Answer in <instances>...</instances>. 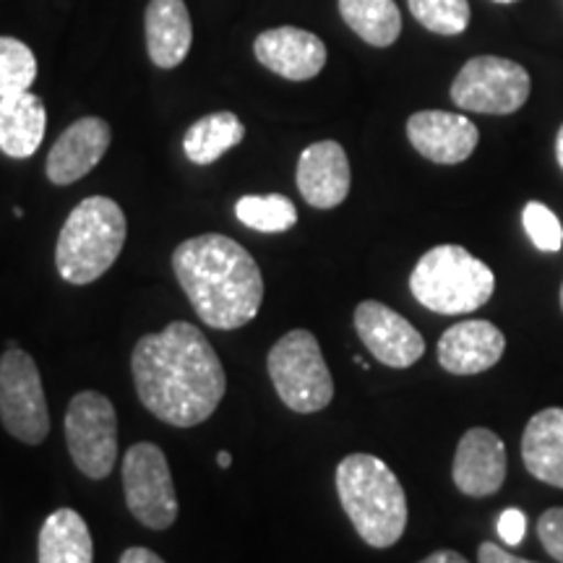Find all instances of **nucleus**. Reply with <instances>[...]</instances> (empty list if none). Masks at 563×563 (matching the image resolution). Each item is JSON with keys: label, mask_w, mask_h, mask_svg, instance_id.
Wrapping results in <instances>:
<instances>
[{"label": "nucleus", "mask_w": 563, "mask_h": 563, "mask_svg": "<svg viewBox=\"0 0 563 563\" xmlns=\"http://www.w3.org/2000/svg\"><path fill=\"white\" fill-rule=\"evenodd\" d=\"M139 402L175 428H194L220 407L228 378L217 350L188 321H173L144 334L131 355Z\"/></svg>", "instance_id": "1"}, {"label": "nucleus", "mask_w": 563, "mask_h": 563, "mask_svg": "<svg viewBox=\"0 0 563 563\" xmlns=\"http://www.w3.org/2000/svg\"><path fill=\"white\" fill-rule=\"evenodd\" d=\"M173 272L194 311L211 329L232 332L256 319L264 302V277L256 258L220 232L183 241Z\"/></svg>", "instance_id": "2"}, {"label": "nucleus", "mask_w": 563, "mask_h": 563, "mask_svg": "<svg viewBox=\"0 0 563 563\" xmlns=\"http://www.w3.org/2000/svg\"><path fill=\"white\" fill-rule=\"evenodd\" d=\"M336 496L363 543H399L407 527V496L389 464L373 454L344 456L336 467Z\"/></svg>", "instance_id": "3"}, {"label": "nucleus", "mask_w": 563, "mask_h": 563, "mask_svg": "<svg viewBox=\"0 0 563 563\" xmlns=\"http://www.w3.org/2000/svg\"><path fill=\"white\" fill-rule=\"evenodd\" d=\"M123 209L108 196L76 203L55 245V266L68 285H91L110 269L125 245Z\"/></svg>", "instance_id": "4"}, {"label": "nucleus", "mask_w": 563, "mask_h": 563, "mask_svg": "<svg viewBox=\"0 0 563 563\" xmlns=\"http://www.w3.org/2000/svg\"><path fill=\"white\" fill-rule=\"evenodd\" d=\"M496 277L490 266L462 245H435L422 253L410 274V292L428 311L464 316L493 298Z\"/></svg>", "instance_id": "5"}, {"label": "nucleus", "mask_w": 563, "mask_h": 563, "mask_svg": "<svg viewBox=\"0 0 563 563\" xmlns=\"http://www.w3.org/2000/svg\"><path fill=\"white\" fill-rule=\"evenodd\" d=\"M277 397L292 412H321L334 399V382L319 340L306 329L287 332L266 357Z\"/></svg>", "instance_id": "6"}, {"label": "nucleus", "mask_w": 563, "mask_h": 563, "mask_svg": "<svg viewBox=\"0 0 563 563\" xmlns=\"http://www.w3.org/2000/svg\"><path fill=\"white\" fill-rule=\"evenodd\" d=\"M0 420L13 439L40 446L51 433V410L40 368L30 352L16 344L0 357Z\"/></svg>", "instance_id": "7"}, {"label": "nucleus", "mask_w": 563, "mask_h": 563, "mask_svg": "<svg viewBox=\"0 0 563 563\" xmlns=\"http://www.w3.org/2000/svg\"><path fill=\"white\" fill-rule=\"evenodd\" d=\"M532 91L530 74L517 60L477 55L467 60L452 84V102L460 110L483 115H511Z\"/></svg>", "instance_id": "8"}, {"label": "nucleus", "mask_w": 563, "mask_h": 563, "mask_svg": "<svg viewBox=\"0 0 563 563\" xmlns=\"http://www.w3.org/2000/svg\"><path fill=\"white\" fill-rule=\"evenodd\" d=\"M68 454L81 475L104 481L118 462V415L100 391H81L66 410Z\"/></svg>", "instance_id": "9"}, {"label": "nucleus", "mask_w": 563, "mask_h": 563, "mask_svg": "<svg viewBox=\"0 0 563 563\" xmlns=\"http://www.w3.org/2000/svg\"><path fill=\"white\" fill-rule=\"evenodd\" d=\"M123 490L129 511L150 530H167L178 519L170 464L157 443L139 441L123 456Z\"/></svg>", "instance_id": "10"}, {"label": "nucleus", "mask_w": 563, "mask_h": 563, "mask_svg": "<svg viewBox=\"0 0 563 563\" xmlns=\"http://www.w3.org/2000/svg\"><path fill=\"white\" fill-rule=\"evenodd\" d=\"M355 332L371 355L389 368H410L426 352L418 329L378 300H363L355 308Z\"/></svg>", "instance_id": "11"}, {"label": "nucleus", "mask_w": 563, "mask_h": 563, "mask_svg": "<svg viewBox=\"0 0 563 563\" xmlns=\"http://www.w3.org/2000/svg\"><path fill=\"white\" fill-rule=\"evenodd\" d=\"M407 139L415 152L435 165H460L473 157L481 131L460 112L420 110L407 121Z\"/></svg>", "instance_id": "12"}, {"label": "nucleus", "mask_w": 563, "mask_h": 563, "mask_svg": "<svg viewBox=\"0 0 563 563\" xmlns=\"http://www.w3.org/2000/svg\"><path fill=\"white\" fill-rule=\"evenodd\" d=\"M256 60L287 81L316 79L327 66V45L319 34L300 26H277L253 42Z\"/></svg>", "instance_id": "13"}, {"label": "nucleus", "mask_w": 563, "mask_h": 563, "mask_svg": "<svg viewBox=\"0 0 563 563\" xmlns=\"http://www.w3.org/2000/svg\"><path fill=\"white\" fill-rule=\"evenodd\" d=\"M112 131L102 118H79L60 133L47 154V180L55 186H70L100 165L110 150Z\"/></svg>", "instance_id": "14"}, {"label": "nucleus", "mask_w": 563, "mask_h": 563, "mask_svg": "<svg viewBox=\"0 0 563 563\" xmlns=\"http://www.w3.org/2000/svg\"><path fill=\"white\" fill-rule=\"evenodd\" d=\"M454 485L464 496L485 498L506 481V446L488 428H470L462 435L452 467Z\"/></svg>", "instance_id": "15"}, {"label": "nucleus", "mask_w": 563, "mask_h": 563, "mask_svg": "<svg viewBox=\"0 0 563 563\" xmlns=\"http://www.w3.org/2000/svg\"><path fill=\"white\" fill-rule=\"evenodd\" d=\"M298 191L313 209H334L350 194V159L336 141H316L298 159Z\"/></svg>", "instance_id": "16"}, {"label": "nucleus", "mask_w": 563, "mask_h": 563, "mask_svg": "<svg viewBox=\"0 0 563 563\" xmlns=\"http://www.w3.org/2000/svg\"><path fill=\"white\" fill-rule=\"evenodd\" d=\"M504 350L506 336L490 321H462L441 334L439 363L454 376H477L501 361Z\"/></svg>", "instance_id": "17"}, {"label": "nucleus", "mask_w": 563, "mask_h": 563, "mask_svg": "<svg viewBox=\"0 0 563 563\" xmlns=\"http://www.w3.org/2000/svg\"><path fill=\"white\" fill-rule=\"evenodd\" d=\"M144 32L146 53L154 66H180L194 42V24L186 0H150L144 13Z\"/></svg>", "instance_id": "18"}, {"label": "nucleus", "mask_w": 563, "mask_h": 563, "mask_svg": "<svg viewBox=\"0 0 563 563\" xmlns=\"http://www.w3.org/2000/svg\"><path fill=\"white\" fill-rule=\"evenodd\" d=\"M522 460L534 481L563 488V407L532 415L522 435Z\"/></svg>", "instance_id": "19"}, {"label": "nucleus", "mask_w": 563, "mask_h": 563, "mask_svg": "<svg viewBox=\"0 0 563 563\" xmlns=\"http://www.w3.org/2000/svg\"><path fill=\"white\" fill-rule=\"evenodd\" d=\"M47 129V110L32 91L0 97V152L26 159L40 150Z\"/></svg>", "instance_id": "20"}, {"label": "nucleus", "mask_w": 563, "mask_h": 563, "mask_svg": "<svg viewBox=\"0 0 563 563\" xmlns=\"http://www.w3.org/2000/svg\"><path fill=\"white\" fill-rule=\"evenodd\" d=\"M40 563H91L95 543L79 511L58 509L45 519L37 545Z\"/></svg>", "instance_id": "21"}, {"label": "nucleus", "mask_w": 563, "mask_h": 563, "mask_svg": "<svg viewBox=\"0 0 563 563\" xmlns=\"http://www.w3.org/2000/svg\"><path fill=\"white\" fill-rule=\"evenodd\" d=\"M245 139V125L235 112L222 110L203 115L201 121H196L191 129L183 136V152L194 165H211L235 150L238 144Z\"/></svg>", "instance_id": "22"}, {"label": "nucleus", "mask_w": 563, "mask_h": 563, "mask_svg": "<svg viewBox=\"0 0 563 563\" xmlns=\"http://www.w3.org/2000/svg\"><path fill=\"white\" fill-rule=\"evenodd\" d=\"M344 24L373 47H389L402 34V13L394 0H340Z\"/></svg>", "instance_id": "23"}, {"label": "nucleus", "mask_w": 563, "mask_h": 563, "mask_svg": "<svg viewBox=\"0 0 563 563\" xmlns=\"http://www.w3.org/2000/svg\"><path fill=\"white\" fill-rule=\"evenodd\" d=\"M235 214L245 228L256 232H287L298 222V209L287 196H243L235 203Z\"/></svg>", "instance_id": "24"}, {"label": "nucleus", "mask_w": 563, "mask_h": 563, "mask_svg": "<svg viewBox=\"0 0 563 563\" xmlns=\"http://www.w3.org/2000/svg\"><path fill=\"white\" fill-rule=\"evenodd\" d=\"M37 79V58L16 37H0V97L30 91Z\"/></svg>", "instance_id": "25"}, {"label": "nucleus", "mask_w": 563, "mask_h": 563, "mask_svg": "<svg viewBox=\"0 0 563 563\" xmlns=\"http://www.w3.org/2000/svg\"><path fill=\"white\" fill-rule=\"evenodd\" d=\"M407 5L428 32L441 37H456L470 26L467 0H407Z\"/></svg>", "instance_id": "26"}, {"label": "nucleus", "mask_w": 563, "mask_h": 563, "mask_svg": "<svg viewBox=\"0 0 563 563\" xmlns=\"http://www.w3.org/2000/svg\"><path fill=\"white\" fill-rule=\"evenodd\" d=\"M522 224L530 235L532 245L538 251L545 253H559L563 249V228L561 220L553 214L545 203L530 201L522 211Z\"/></svg>", "instance_id": "27"}, {"label": "nucleus", "mask_w": 563, "mask_h": 563, "mask_svg": "<svg viewBox=\"0 0 563 563\" xmlns=\"http://www.w3.org/2000/svg\"><path fill=\"white\" fill-rule=\"evenodd\" d=\"M538 538L543 543L545 553L563 563V506L548 509L538 522Z\"/></svg>", "instance_id": "28"}, {"label": "nucleus", "mask_w": 563, "mask_h": 563, "mask_svg": "<svg viewBox=\"0 0 563 563\" xmlns=\"http://www.w3.org/2000/svg\"><path fill=\"white\" fill-rule=\"evenodd\" d=\"M498 538L504 540L506 545H519L527 534V517L519 509H506L501 517H498Z\"/></svg>", "instance_id": "29"}, {"label": "nucleus", "mask_w": 563, "mask_h": 563, "mask_svg": "<svg viewBox=\"0 0 563 563\" xmlns=\"http://www.w3.org/2000/svg\"><path fill=\"white\" fill-rule=\"evenodd\" d=\"M477 563H534V561L519 559V555L504 551V548H498L496 543H483L477 548Z\"/></svg>", "instance_id": "30"}, {"label": "nucleus", "mask_w": 563, "mask_h": 563, "mask_svg": "<svg viewBox=\"0 0 563 563\" xmlns=\"http://www.w3.org/2000/svg\"><path fill=\"white\" fill-rule=\"evenodd\" d=\"M121 563H165L157 553L150 551V548H129L121 555Z\"/></svg>", "instance_id": "31"}, {"label": "nucleus", "mask_w": 563, "mask_h": 563, "mask_svg": "<svg viewBox=\"0 0 563 563\" xmlns=\"http://www.w3.org/2000/svg\"><path fill=\"white\" fill-rule=\"evenodd\" d=\"M420 563H470V561L456 551H435L428 555V559H422Z\"/></svg>", "instance_id": "32"}, {"label": "nucleus", "mask_w": 563, "mask_h": 563, "mask_svg": "<svg viewBox=\"0 0 563 563\" xmlns=\"http://www.w3.org/2000/svg\"><path fill=\"white\" fill-rule=\"evenodd\" d=\"M555 154H559V165L563 167V125L559 129V136H555Z\"/></svg>", "instance_id": "33"}, {"label": "nucleus", "mask_w": 563, "mask_h": 563, "mask_svg": "<svg viewBox=\"0 0 563 563\" xmlns=\"http://www.w3.org/2000/svg\"><path fill=\"white\" fill-rule=\"evenodd\" d=\"M217 464H220L222 470H228L230 464H232V454L230 452H220V454H217Z\"/></svg>", "instance_id": "34"}, {"label": "nucleus", "mask_w": 563, "mask_h": 563, "mask_svg": "<svg viewBox=\"0 0 563 563\" xmlns=\"http://www.w3.org/2000/svg\"><path fill=\"white\" fill-rule=\"evenodd\" d=\"M496 3H517V0H496Z\"/></svg>", "instance_id": "35"}, {"label": "nucleus", "mask_w": 563, "mask_h": 563, "mask_svg": "<svg viewBox=\"0 0 563 563\" xmlns=\"http://www.w3.org/2000/svg\"><path fill=\"white\" fill-rule=\"evenodd\" d=\"M561 308H563V285H561Z\"/></svg>", "instance_id": "36"}]
</instances>
